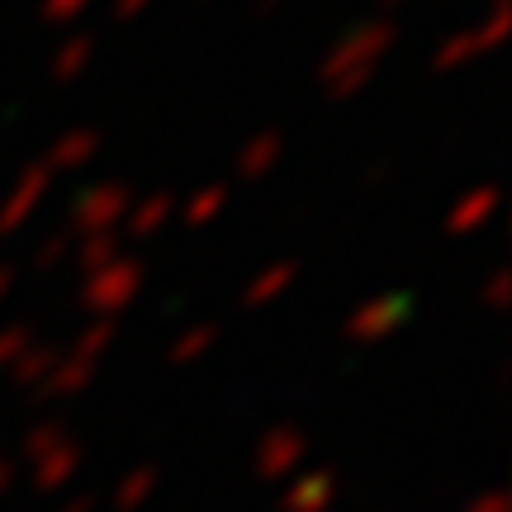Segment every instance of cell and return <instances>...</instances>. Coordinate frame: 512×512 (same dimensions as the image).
I'll use <instances>...</instances> for the list:
<instances>
[{"mask_svg":"<svg viewBox=\"0 0 512 512\" xmlns=\"http://www.w3.org/2000/svg\"><path fill=\"white\" fill-rule=\"evenodd\" d=\"M403 318H408V299L403 294H375V299H366L361 309L351 313L347 337H356V342H384V337H394L403 328Z\"/></svg>","mask_w":512,"mask_h":512,"instance_id":"obj_6","label":"cell"},{"mask_svg":"<svg viewBox=\"0 0 512 512\" xmlns=\"http://www.w3.org/2000/svg\"><path fill=\"white\" fill-rule=\"evenodd\" d=\"M280 157H285V133H280V128H261L256 138H247V143L238 147L233 176H238V181H266L275 166H280Z\"/></svg>","mask_w":512,"mask_h":512,"instance_id":"obj_8","label":"cell"},{"mask_svg":"<svg viewBox=\"0 0 512 512\" xmlns=\"http://www.w3.org/2000/svg\"><path fill=\"white\" fill-rule=\"evenodd\" d=\"M223 209H228V185H223V181L200 185V190H195V195H190L185 204H176V214H181L190 228H204V223H214Z\"/></svg>","mask_w":512,"mask_h":512,"instance_id":"obj_13","label":"cell"},{"mask_svg":"<svg viewBox=\"0 0 512 512\" xmlns=\"http://www.w3.org/2000/svg\"><path fill=\"white\" fill-rule=\"evenodd\" d=\"M171 219H176V200L166 190H157V195L133 200V209H128V219L119 228H124V242H152Z\"/></svg>","mask_w":512,"mask_h":512,"instance_id":"obj_10","label":"cell"},{"mask_svg":"<svg viewBox=\"0 0 512 512\" xmlns=\"http://www.w3.org/2000/svg\"><path fill=\"white\" fill-rule=\"evenodd\" d=\"M128 242L119 238V233H86L81 238V247H76V261H81V271L91 275V271H105L110 261H119L124 256Z\"/></svg>","mask_w":512,"mask_h":512,"instance_id":"obj_14","label":"cell"},{"mask_svg":"<svg viewBox=\"0 0 512 512\" xmlns=\"http://www.w3.org/2000/svg\"><path fill=\"white\" fill-rule=\"evenodd\" d=\"M91 375H95V361H86V356H67V361H57V366L48 370L43 394H76V389H86Z\"/></svg>","mask_w":512,"mask_h":512,"instance_id":"obj_15","label":"cell"},{"mask_svg":"<svg viewBox=\"0 0 512 512\" xmlns=\"http://www.w3.org/2000/svg\"><path fill=\"white\" fill-rule=\"evenodd\" d=\"M479 299H484L489 309H503V304H508V271H494V275H489Z\"/></svg>","mask_w":512,"mask_h":512,"instance_id":"obj_22","label":"cell"},{"mask_svg":"<svg viewBox=\"0 0 512 512\" xmlns=\"http://www.w3.org/2000/svg\"><path fill=\"white\" fill-rule=\"evenodd\" d=\"M394 43H399V24L389 15L380 19H361V24H351L347 34L337 38L328 48V57L318 62V86L328 100H356V95L370 86V76L380 72V62L394 53Z\"/></svg>","mask_w":512,"mask_h":512,"instance_id":"obj_1","label":"cell"},{"mask_svg":"<svg viewBox=\"0 0 512 512\" xmlns=\"http://www.w3.org/2000/svg\"><path fill=\"white\" fill-rule=\"evenodd\" d=\"M494 214H498V185H475V190H465V195L446 209V233H451V238H470V233H479Z\"/></svg>","mask_w":512,"mask_h":512,"instance_id":"obj_9","label":"cell"},{"mask_svg":"<svg viewBox=\"0 0 512 512\" xmlns=\"http://www.w3.org/2000/svg\"><path fill=\"white\" fill-rule=\"evenodd\" d=\"M15 290V266H0V299Z\"/></svg>","mask_w":512,"mask_h":512,"instance_id":"obj_24","label":"cell"},{"mask_svg":"<svg viewBox=\"0 0 512 512\" xmlns=\"http://www.w3.org/2000/svg\"><path fill=\"white\" fill-rule=\"evenodd\" d=\"M53 366H57V356L48 347H24L15 356V380L19 384H34V380H43Z\"/></svg>","mask_w":512,"mask_h":512,"instance_id":"obj_18","label":"cell"},{"mask_svg":"<svg viewBox=\"0 0 512 512\" xmlns=\"http://www.w3.org/2000/svg\"><path fill=\"white\" fill-rule=\"evenodd\" d=\"M294 275H299V266H294V261H271L266 271H256L252 280H247L242 304H247V309H266V304H275V299L294 285Z\"/></svg>","mask_w":512,"mask_h":512,"instance_id":"obj_12","label":"cell"},{"mask_svg":"<svg viewBox=\"0 0 512 512\" xmlns=\"http://www.w3.org/2000/svg\"><path fill=\"white\" fill-rule=\"evenodd\" d=\"M133 185L119 181V176H105V181L86 185L81 195L72 200V233H114L119 223L128 219V209H133Z\"/></svg>","mask_w":512,"mask_h":512,"instance_id":"obj_3","label":"cell"},{"mask_svg":"<svg viewBox=\"0 0 512 512\" xmlns=\"http://www.w3.org/2000/svg\"><path fill=\"white\" fill-rule=\"evenodd\" d=\"M100 128H72V133H57V143L43 152V166L48 176H67V171H86V166L100 157Z\"/></svg>","mask_w":512,"mask_h":512,"instance_id":"obj_7","label":"cell"},{"mask_svg":"<svg viewBox=\"0 0 512 512\" xmlns=\"http://www.w3.org/2000/svg\"><path fill=\"white\" fill-rule=\"evenodd\" d=\"M48 190H53V176H48V166L34 162L19 171V181L10 185V195L0 200V238H15L24 223L34 219L43 200H48Z\"/></svg>","mask_w":512,"mask_h":512,"instance_id":"obj_5","label":"cell"},{"mask_svg":"<svg viewBox=\"0 0 512 512\" xmlns=\"http://www.w3.org/2000/svg\"><path fill=\"white\" fill-rule=\"evenodd\" d=\"M214 342H219V328H214V323H200V328H190L181 342L171 347V361H176V366H190V361H195V356H204Z\"/></svg>","mask_w":512,"mask_h":512,"instance_id":"obj_17","label":"cell"},{"mask_svg":"<svg viewBox=\"0 0 512 512\" xmlns=\"http://www.w3.org/2000/svg\"><path fill=\"white\" fill-rule=\"evenodd\" d=\"M384 5V15H389V10H399V5H408V0H380Z\"/></svg>","mask_w":512,"mask_h":512,"instance_id":"obj_25","label":"cell"},{"mask_svg":"<svg viewBox=\"0 0 512 512\" xmlns=\"http://www.w3.org/2000/svg\"><path fill=\"white\" fill-rule=\"evenodd\" d=\"M76 242H72V233H48V238L38 242V252H34V266L38 271H53L57 261H62V256L72 252Z\"/></svg>","mask_w":512,"mask_h":512,"instance_id":"obj_20","label":"cell"},{"mask_svg":"<svg viewBox=\"0 0 512 512\" xmlns=\"http://www.w3.org/2000/svg\"><path fill=\"white\" fill-rule=\"evenodd\" d=\"M152 10V0H114V19L119 24H133V19H143Z\"/></svg>","mask_w":512,"mask_h":512,"instance_id":"obj_23","label":"cell"},{"mask_svg":"<svg viewBox=\"0 0 512 512\" xmlns=\"http://www.w3.org/2000/svg\"><path fill=\"white\" fill-rule=\"evenodd\" d=\"M143 280H147L143 261L124 252L119 261H110L105 271L86 275V285H81V304L110 323V318H119L124 309H133V299L143 294Z\"/></svg>","mask_w":512,"mask_h":512,"instance_id":"obj_2","label":"cell"},{"mask_svg":"<svg viewBox=\"0 0 512 512\" xmlns=\"http://www.w3.org/2000/svg\"><path fill=\"white\" fill-rule=\"evenodd\" d=\"M24 347H29V328H24V323H19V328H0V366L15 361Z\"/></svg>","mask_w":512,"mask_h":512,"instance_id":"obj_21","label":"cell"},{"mask_svg":"<svg viewBox=\"0 0 512 512\" xmlns=\"http://www.w3.org/2000/svg\"><path fill=\"white\" fill-rule=\"evenodd\" d=\"M508 19H512L508 5H494L489 19H479V24H470V29L451 34L446 43H437L432 72H456V67H470V62H479V57H489L498 43H503V34H508Z\"/></svg>","mask_w":512,"mask_h":512,"instance_id":"obj_4","label":"cell"},{"mask_svg":"<svg viewBox=\"0 0 512 512\" xmlns=\"http://www.w3.org/2000/svg\"><path fill=\"white\" fill-rule=\"evenodd\" d=\"M299 451H304V437H299V432H271V437H266V446H261V470H280V465H294V460H299Z\"/></svg>","mask_w":512,"mask_h":512,"instance_id":"obj_16","label":"cell"},{"mask_svg":"<svg viewBox=\"0 0 512 512\" xmlns=\"http://www.w3.org/2000/svg\"><path fill=\"white\" fill-rule=\"evenodd\" d=\"M91 62H95V38L91 34H72V38L57 43L48 72H53L57 86H72V81H81V76L91 72Z\"/></svg>","mask_w":512,"mask_h":512,"instance_id":"obj_11","label":"cell"},{"mask_svg":"<svg viewBox=\"0 0 512 512\" xmlns=\"http://www.w3.org/2000/svg\"><path fill=\"white\" fill-rule=\"evenodd\" d=\"M91 5L95 0H43L38 15H43V24H76V19H86Z\"/></svg>","mask_w":512,"mask_h":512,"instance_id":"obj_19","label":"cell"}]
</instances>
